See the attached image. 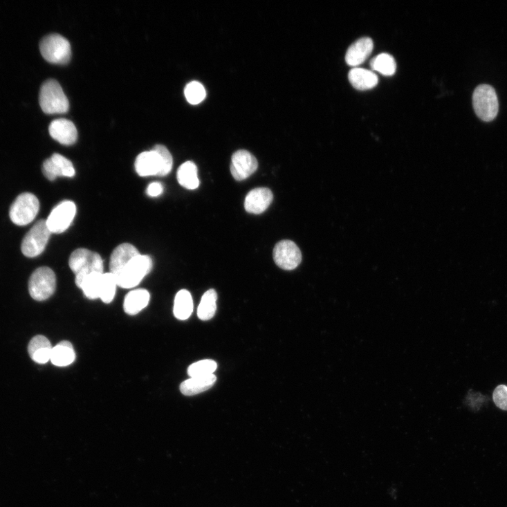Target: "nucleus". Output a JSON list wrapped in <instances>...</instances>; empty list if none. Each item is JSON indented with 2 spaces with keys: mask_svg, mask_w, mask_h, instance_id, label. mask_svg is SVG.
Wrapping results in <instances>:
<instances>
[{
  "mask_svg": "<svg viewBox=\"0 0 507 507\" xmlns=\"http://www.w3.org/2000/svg\"><path fill=\"white\" fill-rule=\"evenodd\" d=\"M69 266L75 275V284L79 287L82 282L93 273L104 274V264L100 255L88 249L75 250L70 256Z\"/></svg>",
  "mask_w": 507,
  "mask_h": 507,
  "instance_id": "1",
  "label": "nucleus"
},
{
  "mask_svg": "<svg viewBox=\"0 0 507 507\" xmlns=\"http://www.w3.org/2000/svg\"><path fill=\"white\" fill-rule=\"evenodd\" d=\"M151 268V259L147 255H139L113 276L117 286L129 289L138 286Z\"/></svg>",
  "mask_w": 507,
  "mask_h": 507,
  "instance_id": "2",
  "label": "nucleus"
},
{
  "mask_svg": "<svg viewBox=\"0 0 507 507\" xmlns=\"http://www.w3.org/2000/svg\"><path fill=\"white\" fill-rule=\"evenodd\" d=\"M39 101L46 113H64L69 109L68 98L60 84L54 80H49L42 85Z\"/></svg>",
  "mask_w": 507,
  "mask_h": 507,
  "instance_id": "3",
  "label": "nucleus"
},
{
  "mask_svg": "<svg viewBox=\"0 0 507 507\" xmlns=\"http://www.w3.org/2000/svg\"><path fill=\"white\" fill-rule=\"evenodd\" d=\"M57 279L55 272L49 267L37 268L32 274L28 284L29 293L33 299L45 301L56 291Z\"/></svg>",
  "mask_w": 507,
  "mask_h": 507,
  "instance_id": "4",
  "label": "nucleus"
},
{
  "mask_svg": "<svg viewBox=\"0 0 507 507\" xmlns=\"http://www.w3.org/2000/svg\"><path fill=\"white\" fill-rule=\"evenodd\" d=\"M473 105L479 118L486 122L494 120L499 111L495 90L490 86H479L473 94Z\"/></svg>",
  "mask_w": 507,
  "mask_h": 507,
  "instance_id": "5",
  "label": "nucleus"
},
{
  "mask_svg": "<svg viewBox=\"0 0 507 507\" xmlns=\"http://www.w3.org/2000/svg\"><path fill=\"white\" fill-rule=\"evenodd\" d=\"M40 50L43 57L55 64H68L71 58L69 42L59 34H50L42 39Z\"/></svg>",
  "mask_w": 507,
  "mask_h": 507,
  "instance_id": "6",
  "label": "nucleus"
},
{
  "mask_svg": "<svg viewBox=\"0 0 507 507\" xmlns=\"http://www.w3.org/2000/svg\"><path fill=\"white\" fill-rule=\"evenodd\" d=\"M51 234L46 220L38 221L28 231L22 241V253L30 258L42 255L46 248Z\"/></svg>",
  "mask_w": 507,
  "mask_h": 507,
  "instance_id": "7",
  "label": "nucleus"
},
{
  "mask_svg": "<svg viewBox=\"0 0 507 507\" xmlns=\"http://www.w3.org/2000/svg\"><path fill=\"white\" fill-rule=\"evenodd\" d=\"M40 210V203L33 194L25 192L20 194L10 208V216L17 225L30 223Z\"/></svg>",
  "mask_w": 507,
  "mask_h": 507,
  "instance_id": "8",
  "label": "nucleus"
},
{
  "mask_svg": "<svg viewBox=\"0 0 507 507\" xmlns=\"http://www.w3.org/2000/svg\"><path fill=\"white\" fill-rule=\"evenodd\" d=\"M76 214V207L71 201H64L57 205L46 220L51 233L60 234L66 230Z\"/></svg>",
  "mask_w": 507,
  "mask_h": 507,
  "instance_id": "9",
  "label": "nucleus"
},
{
  "mask_svg": "<svg viewBox=\"0 0 507 507\" xmlns=\"http://www.w3.org/2000/svg\"><path fill=\"white\" fill-rule=\"evenodd\" d=\"M274 259L276 264L282 269L291 270L296 268L301 263L302 256L299 248L291 241L278 243L275 249Z\"/></svg>",
  "mask_w": 507,
  "mask_h": 507,
  "instance_id": "10",
  "label": "nucleus"
},
{
  "mask_svg": "<svg viewBox=\"0 0 507 507\" xmlns=\"http://www.w3.org/2000/svg\"><path fill=\"white\" fill-rule=\"evenodd\" d=\"M258 169V162L255 156L244 149L232 154L230 172L237 181H244L252 175Z\"/></svg>",
  "mask_w": 507,
  "mask_h": 507,
  "instance_id": "11",
  "label": "nucleus"
},
{
  "mask_svg": "<svg viewBox=\"0 0 507 507\" xmlns=\"http://www.w3.org/2000/svg\"><path fill=\"white\" fill-rule=\"evenodd\" d=\"M43 173L49 181H54L57 177L72 178L75 172L70 160L64 156L55 153L44 162Z\"/></svg>",
  "mask_w": 507,
  "mask_h": 507,
  "instance_id": "12",
  "label": "nucleus"
},
{
  "mask_svg": "<svg viewBox=\"0 0 507 507\" xmlns=\"http://www.w3.org/2000/svg\"><path fill=\"white\" fill-rule=\"evenodd\" d=\"M136 170L142 177L161 176L163 165L160 154L154 149L144 151L138 156Z\"/></svg>",
  "mask_w": 507,
  "mask_h": 507,
  "instance_id": "13",
  "label": "nucleus"
},
{
  "mask_svg": "<svg viewBox=\"0 0 507 507\" xmlns=\"http://www.w3.org/2000/svg\"><path fill=\"white\" fill-rule=\"evenodd\" d=\"M274 196L271 190L266 187H257L247 194L245 209L250 214H260L270 205Z\"/></svg>",
  "mask_w": 507,
  "mask_h": 507,
  "instance_id": "14",
  "label": "nucleus"
},
{
  "mask_svg": "<svg viewBox=\"0 0 507 507\" xmlns=\"http://www.w3.org/2000/svg\"><path fill=\"white\" fill-rule=\"evenodd\" d=\"M373 50L374 42L371 38H360L349 46L346 53L345 61L349 66L356 68L368 59Z\"/></svg>",
  "mask_w": 507,
  "mask_h": 507,
  "instance_id": "15",
  "label": "nucleus"
},
{
  "mask_svg": "<svg viewBox=\"0 0 507 507\" xmlns=\"http://www.w3.org/2000/svg\"><path fill=\"white\" fill-rule=\"evenodd\" d=\"M51 137L64 145H72L77 139V131L73 123L66 119H58L49 127Z\"/></svg>",
  "mask_w": 507,
  "mask_h": 507,
  "instance_id": "16",
  "label": "nucleus"
},
{
  "mask_svg": "<svg viewBox=\"0 0 507 507\" xmlns=\"http://www.w3.org/2000/svg\"><path fill=\"white\" fill-rule=\"evenodd\" d=\"M139 255L140 254L137 248L129 243H124L117 247L110 257V273L113 275H116Z\"/></svg>",
  "mask_w": 507,
  "mask_h": 507,
  "instance_id": "17",
  "label": "nucleus"
},
{
  "mask_svg": "<svg viewBox=\"0 0 507 507\" xmlns=\"http://www.w3.org/2000/svg\"><path fill=\"white\" fill-rule=\"evenodd\" d=\"M53 348L47 338L37 335L28 344V353L33 361L37 364L45 365L50 361Z\"/></svg>",
  "mask_w": 507,
  "mask_h": 507,
  "instance_id": "18",
  "label": "nucleus"
},
{
  "mask_svg": "<svg viewBox=\"0 0 507 507\" xmlns=\"http://www.w3.org/2000/svg\"><path fill=\"white\" fill-rule=\"evenodd\" d=\"M348 79L349 83L358 91L371 90L378 84V77L374 72L358 67L349 71Z\"/></svg>",
  "mask_w": 507,
  "mask_h": 507,
  "instance_id": "19",
  "label": "nucleus"
},
{
  "mask_svg": "<svg viewBox=\"0 0 507 507\" xmlns=\"http://www.w3.org/2000/svg\"><path fill=\"white\" fill-rule=\"evenodd\" d=\"M216 377L212 374L208 376L190 378L183 381L181 392L185 396H193L208 391L216 382Z\"/></svg>",
  "mask_w": 507,
  "mask_h": 507,
  "instance_id": "20",
  "label": "nucleus"
},
{
  "mask_svg": "<svg viewBox=\"0 0 507 507\" xmlns=\"http://www.w3.org/2000/svg\"><path fill=\"white\" fill-rule=\"evenodd\" d=\"M150 295L145 289H137L127 294L124 302V309L129 315H136L149 304Z\"/></svg>",
  "mask_w": 507,
  "mask_h": 507,
  "instance_id": "21",
  "label": "nucleus"
},
{
  "mask_svg": "<svg viewBox=\"0 0 507 507\" xmlns=\"http://www.w3.org/2000/svg\"><path fill=\"white\" fill-rule=\"evenodd\" d=\"M75 360V351L70 342L62 341L53 348L50 361L55 366L67 367L73 363Z\"/></svg>",
  "mask_w": 507,
  "mask_h": 507,
  "instance_id": "22",
  "label": "nucleus"
},
{
  "mask_svg": "<svg viewBox=\"0 0 507 507\" xmlns=\"http://www.w3.org/2000/svg\"><path fill=\"white\" fill-rule=\"evenodd\" d=\"M177 179L181 185L188 190L197 189L200 185L198 167L192 162L183 163L178 169Z\"/></svg>",
  "mask_w": 507,
  "mask_h": 507,
  "instance_id": "23",
  "label": "nucleus"
},
{
  "mask_svg": "<svg viewBox=\"0 0 507 507\" xmlns=\"http://www.w3.org/2000/svg\"><path fill=\"white\" fill-rule=\"evenodd\" d=\"M193 311V301L191 294L187 290L180 291L176 295L174 315L179 320H187Z\"/></svg>",
  "mask_w": 507,
  "mask_h": 507,
  "instance_id": "24",
  "label": "nucleus"
},
{
  "mask_svg": "<svg viewBox=\"0 0 507 507\" xmlns=\"http://www.w3.org/2000/svg\"><path fill=\"white\" fill-rule=\"evenodd\" d=\"M217 293L210 289L202 297L198 308V316L202 321H209L215 315L216 311Z\"/></svg>",
  "mask_w": 507,
  "mask_h": 507,
  "instance_id": "25",
  "label": "nucleus"
},
{
  "mask_svg": "<svg viewBox=\"0 0 507 507\" xmlns=\"http://www.w3.org/2000/svg\"><path fill=\"white\" fill-rule=\"evenodd\" d=\"M371 68L385 76L394 75L397 69L395 59L391 55L382 53L371 59Z\"/></svg>",
  "mask_w": 507,
  "mask_h": 507,
  "instance_id": "26",
  "label": "nucleus"
},
{
  "mask_svg": "<svg viewBox=\"0 0 507 507\" xmlns=\"http://www.w3.org/2000/svg\"><path fill=\"white\" fill-rule=\"evenodd\" d=\"M102 275L100 273H93L85 277L77 288H81L84 295L90 299L100 298Z\"/></svg>",
  "mask_w": 507,
  "mask_h": 507,
  "instance_id": "27",
  "label": "nucleus"
},
{
  "mask_svg": "<svg viewBox=\"0 0 507 507\" xmlns=\"http://www.w3.org/2000/svg\"><path fill=\"white\" fill-rule=\"evenodd\" d=\"M116 286L117 284L116 279L111 273L109 272L106 273V274H103L100 292V299H101V300L105 304L111 303L114 298Z\"/></svg>",
  "mask_w": 507,
  "mask_h": 507,
  "instance_id": "28",
  "label": "nucleus"
},
{
  "mask_svg": "<svg viewBox=\"0 0 507 507\" xmlns=\"http://www.w3.org/2000/svg\"><path fill=\"white\" fill-rule=\"evenodd\" d=\"M216 369V362L205 360L190 365L187 369V374L190 378L208 376L214 374Z\"/></svg>",
  "mask_w": 507,
  "mask_h": 507,
  "instance_id": "29",
  "label": "nucleus"
},
{
  "mask_svg": "<svg viewBox=\"0 0 507 507\" xmlns=\"http://www.w3.org/2000/svg\"><path fill=\"white\" fill-rule=\"evenodd\" d=\"M184 93L186 100L191 104H200L206 97L205 87L198 82H192L188 84Z\"/></svg>",
  "mask_w": 507,
  "mask_h": 507,
  "instance_id": "30",
  "label": "nucleus"
},
{
  "mask_svg": "<svg viewBox=\"0 0 507 507\" xmlns=\"http://www.w3.org/2000/svg\"><path fill=\"white\" fill-rule=\"evenodd\" d=\"M157 151L162 159L163 169L160 176H165L168 175L173 167V158L172 155L168 149L162 145H157L152 149Z\"/></svg>",
  "mask_w": 507,
  "mask_h": 507,
  "instance_id": "31",
  "label": "nucleus"
},
{
  "mask_svg": "<svg viewBox=\"0 0 507 507\" xmlns=\"http://www.w3.org/2000/svg\"><path fill=\"white\" fill-rule=\"evenodd\" d=\"M493 401L496 406L504 411H507V386L498 385L493 393Z\"/></svg>",
  "mask_w": 507,
  "mask_h": 507,
  "instance_id": "32",
  "label": "nucleus"
},
{
  "mask_svg": "<svg viewBox=\"0 0 507 507\" xmlns=\"http://www.w3.org/2000/svg\"><path fill=\"white\" fill-rule=\"evenodd\" d=\"M163 185L158 182H154L149 185L147 193L150 197H158L163 192Z\"/></svg>",
  "mask_w": 507,
  "mask_h": 507,
  "instance_id": "33",
  "label": "nucleus"
}]
</instances>
